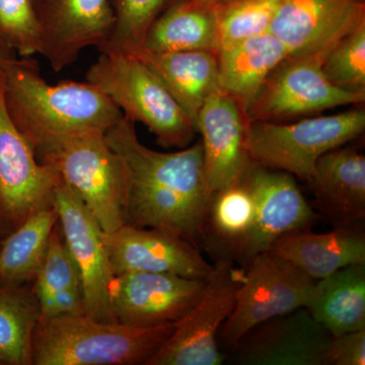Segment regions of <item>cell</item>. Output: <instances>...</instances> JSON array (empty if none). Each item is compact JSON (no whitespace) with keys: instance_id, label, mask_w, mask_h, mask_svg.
Segmentation results:
<instances>
[{"instance_id":"obj_1","label":"cell","mask_w":365,"mask_h":365,"mask_svg":"<svg viewBox=\"0 0 365 365\" xmlns=\"http://www.w3.org/2000/svg\"><path fill=\"white\" fill-rule=\"evenodd\" d=\"M106 138L123 163L125 225L155 228L199 247L211 200L201 141L173 153L150 150L124 115Z\"/></svg>"},{"instance_id":"obj_2","label":"cell","mask_w":365,"mask_h":365,"mask_svg":"<svg viewBox=\"0 0 365 365\" xmlns=\"http://www.w3.org/2000/svg\"><path fill=\"white\" fill-rule=\"evenodd\" d=\"M4 78L7 111L35 153L67 137L107 133L123 117L121 110L88 81L47 83L30 57L9 60Z\"/></svg>"},{"instance_id":"obj_3","label":"cell","mask_w":365,"mask_h":365,"mask_svg":"<svg viewBox=\"0 0 365 365\" xmlns=\"http://www.w3.org/2000/svg\"><path fill=\"white\" fill-rule=\"evenodd\" d=\"M178 323L134 327L86 314L40 318L33 336V364H146Z\"/></svg>"},{"instance_id":"obj_4","label":"cell","mask_w":365,"mask_h":365,"mask_svg":"<svg viewBox=\"0 0 365 365\" xmlns=\"http://www.w3.org/2000/svg\"><path fill=\"white\" fill-rule=\"evenodd\" d=\"M97 86L132 122H140L163 148H184L196 127L150 67L130 54L101 53L86 72Z\"/></svg>"},{"instance_id":"obj_5","label":"cell","mask_w":365,"mask_h":365,"mask_svg":"<svg viewBox=\"0 0 365 365\" xmlns=\"http://www.w3.org/2000/svg\"><path fill=\"white\" fill-rule=\"evenodd\" d=\"M79 197L105 234L125 225V174L119 155L103 132L67 137L36 153Z\"/></svg>"},{"instance_id":"obj_6","label":"cell","mask_w":365,"mask_h":365,"mask_svg":"<svg viewBox=\"0 0 365 365\" xmlns=\"http://www.w3.org/2000/svg\"><path fill=\"white\" fill-rule=\"evenodd\" d=\"M364 109L309 118L294 124L247 121L246 145L252 162L309 181L322 155L361 135Z\"/></svg>"},{"instance_id":"obj_7","label":"cell","mask_w":365,"mask_h":365,"mask_svg":"<svg viewBox=\"0 0 365 365\" xmlns=\"http://www.w3.org/2000/svg\"><path fill=\"white\" fill-rule=\"evenodd\" d=\"M242 271L234 311L220 338L232 349L245 334L264 321L306 307L316 280L270 251L258 254Z\"/></svg>"},{"instance_id":"obj_8","label":"cell","mask_w":365,"mask_h":365,"mask_svg":"<svg viewBox=\"0 0 365 365\" xmlns=\"http://www.w3.org/2000/svg\"><path fill=\"white\" fill-rule=\"evenodd\" d=\"M242 271L227 259L218 261L200 300L145 365L222 364L225 356L218 348V336L234 311Z\"/></svg>"},{"instance_id":"obj_9","label":"cell","mask_w":365,"mask_h":365,"mask_svg":"<svg viewBox=\"0 0 365 365\" xmlns=\"http://www.w3.org/2000/svg\"><path fill=\"white\" fill-rule=\"evenodd\" d=\"M327 51L284 60L269 76L247 112V121L288 119L364 103L365 93L342 90L326 78L322 66Z\"/></svg>"},{"instance_id":"obj_10","label":"cell","mask_w":365,"mask_h":365,"mask_svg":"<svg viewBox=\"0 0 365 365\" xmlns=\"http://www.w3.org/2000/svg\"><path fill=\"white\" fill-rule=\"evenodd\" d=\"M52 204L58 212L60 230L78 268L85 314L98 321L116 322L110 297L115 274L104 230L79 197L61 181L54 190Z\"/></svg>"},{"instance_id":"obj_11","label":"cell","mask_w":365,"mask_h":365,"mask_svg":"<svg viewBox=\"0 0 365 365\" xmlns=\"http://www.w3.org/2000/svg\"><path fill=\"white\" fill-rule=\"evenodd\" d=\"M60 181L56 170L36 157L7 111L4 71H0V217L16 230L29 216L52 205Z\"/></svg>"},{"instance_id":"obj_12","label":"cell","mask_w":365,"mask_h":365,"mask_svg":"<svg viewBox=\"0 0 365 365\" xmlns=\"http://www.w3.org/2000/svg\"><path fill=\"white\" fill-rule=\"evenodd\" d=\"M244 178L253 194L255 217L248 234L232 250L242 260L269 251L282 235L313 227L318 216L292 175L253 163Z\"/></svg>"},{"instance_id":"obj_13","label":"cell","mask_w":365,"mask_h":365,"mask_svg":"<svg viewBox=\"0 0 365 365\" xmlns=\"http://www.w3.org/2000/svg\"><path fill=\"white\" fill-rule=\"evenodd\" d=\"M206 281L167 273L116 275L110 288L115 321L134 327L178 323L200 300Z\"/></svg>"},{"instance_id":"obj_14","label":"cell","mask_w":365,"mask_h":365,"mask_svg":"<svg viewBox=\"0 0 365 365\" xmlns=\"http://www.w3.org/2000/svg\"><path fill=\"white\" fill-rule=\"evenodd\" d=\"M333 336L307 307L259 324L232 348L241 365H328Z\"/></svg>"},{"instance_id":"obj_15","label":"cell","mask_w":365,"mask_h":365,"mask_svg":"<svg viewBox=\"0 0 365 365\" xmlns=\"http://www.w3.org/2000/svg\"><path fill=\"white\" fill-rule=\"evenodd\" d=\"M40 54L55 71L71 66L86 48L105 44L112 32L111 0H34Z\"/></svg>"},{"instance_id":"obj_16","label":"cell","mask_w":365,"mask_h":365,"mask_svg":"<svg viewBox=\"0 0 365 365\" xmlns=\"http://www.w3.org/2000/svg\"><path fill=\"white\" fill-rule=\"evenodd\" d=\"M105 242L115 276L167 273L207 279L215 269L195 245L155 228L123 225L105 234Z\"/></svg>"},{"instance_id":"obj_17","label":"cell","mask_w":365,"mask_h":365,"mask_svg":"<svg viewBox=\"0 0 365 365\" xmlns=\"http://www.w3.org/2000/svg\"><path fill=\"white\" fill-rule=\"evenodd\" d=\"M247 118L222 91L205 101L196 121L202 136L204 170L209 196L241 181L251 158L246 145Z\"/></svg>"},{"instance_id":"obj_18","label":"cell","mask_w":365,"mask_h":365,"mask_svg":"<svg viewBox=\"0 0 365 365\" xmlns=\"http://www.w3.org/2000/svg\"><path fill=\"white\" fill-rule=\"evenodd\" d=\"M365 16V0H283L270 32L289 57L325 49Z\"/></svg>"},{"instance_id":"obj_19","label":"cell","mask_w":365,"mask_h":365,"mask_svg":"<svg viewBox=\"0 0 365 365\" xmlns=\"http://www.w3.org/2000/svg\"><path fill=\"white\" fill-rule=\"evenodd\" d=\"M316 206L335 227H356L365 218V157L352 148L322 155L309 180Z\"/></svg>"},{"instance_id":"obj_20","label":"cell","mask_w":365,"mask_h":365,"mask_svg":"<svg viewBox=\"0 0 365 365\" xmlns=\"http://www.w3.org/2000/svg\"><path fill=\"white\" fill-rule=\"evenodd\" d=\"M290 56L272 33L249 38L217 52L220 90L237 103L245 116L272 72Z\"/></svg>"},{"instance_id":"obj_21","label":"cell","mask_w":365,"mask_h":365,"mask_svg":"<svg viewBox=\"0 0 365 365\" xmlns=\"http://www.w3.org/2000/svg\"><path fill=\"white\" fill-rule=\"evenodd\" d=\"M269 251L318 281L347 266L365 264V235L359 225L335 227L323 234L311 228L295 230L276 240Z\"/></svg>"},{"instance_id":"obj_22","label":"cell","mask_w":365,"mask_h":365,"mask_svg":"<svg viewBox=\"0 0 365 365\" xmlns=\"http://www.w3.org/2000/svg\"><path fill=\"white\" fill-rule=\"evenodd\" d=\"M160 78L196 127L209 96L220 90L217 53L206 50L143 51L136 55Z\"/></svg>"},{"instance_id":"obj_23","label":"cell","mask_w":365,"mask_h":365,"mask_svg":"<svg viewBox=\"0 0 365 365\" xmlns=\"http://www.w3.org/2000/svg\"><path fill=\"white\" fill-rule=\"evenodd\" d=\"M218 52L215 4L206 0H176L153 23L143 51Z\"/></svg>"},{"instance_id":"obj_24","label":"cell","mask_w":365,"mask_h":365,"mask_svg":"<svg viewBox=\"0 0 365 365\" xmlns=\"http://www.w3.org/2000/svg\"><path fill=\"white\" fill-rule=\"evenodd\" d=\"M306 307L333 337L365 329V264L316 281Z\"/></svg>"},{"instance_id":"obj_25","label":"cell","mask_w":365,"mask_h":365,"mask_svg":"<svg viewBox=\"0 0 365 365\" xmlns=\"http://www.w3.org/2000/svg\"><path fill=\"white\" fill-rule=\"evenodd\" d=\"M33 289L39 302L41 318L85 314L81 278L59 222L53 230Z\"/></svg>"},{"instance_id":"obj_26","label":"cell","mask_w":365,"mask_h":365,"mask_svg":"<svg viewBox=\"0 0 365 365\" xmlns=\"http://www.w3.org/2000/svg\"><path fill=\"white\" fill-rule=\"evenodd\" d=\"M59 222L54 205L40 209L0 244V285H25L35 280Z\"/></svg>"},{"instance_id":"obj_27","label":"cell","mask_w":365,"mask_h":365,"mask_svg":"<svg viewBox=\"0 0 365 365\" xmlns=\"http://www.w3.org/2000/svg\"><path fill=\"white\" fill-rule=\"evenodd\" d=\"M39 302L24 285H0V364L32 365Z\"/></svg>"},{"instance_id":"obj_28","label":"cell","mask_w":365,"mask_h":365,"mask_svg":"<svg viewBox=\"0 0 365 365\" xmlns=\"http://www.w3.org/2000/svg\"><path fill=\"white\" fill-rule=\"evenodd\" d=\"M176 0H111L114 24L101 53L138 55L150 26Z\"/></svg>"},{"instance_id":"obj_29","label":"cell","mask_w":365,"mask_h":365,"mask_svg":"<svg viewBox=\"0 0 365 365\" xmlns=\"http://www.w3.org/2000/svg\"><path fill=\"white\" fill-rule=\"evenodd\" d=\"M254 217L253 194L242 178L211 197L206 222L220 242L232 251L251 230Z\"/></svg>"},{"instance_id":"obj_30","label":"cell","mask_w":365,"mask_h":365,"mask_svg":"<svg viewBox=\"0 0 365 365\" xmlns=\"http://www.w3.org/2000/svg\"><path fill=\"white\" fill-rule=\"evenodd\" d=\"M283 0H222L216 2L220 48L270 32Z\"/></svg>"},{"instance_id":"obj_31","label":"cell","mask_w":365,"mask_h":365,"mask_svg":"<svg viewBox=\"0 0 365 365\" xmlns=\"http://www.w3.org/2000/svg\"><path fill=\"white\" fill-rule=\"evenodd\" d=\"M322 68L337 88L365 93V16L329 48Z\"/></svg>"},{"instance_id":"obj_32","label":"cell","mask_w":365,"mask_h":365,"mask_svg":"<svg viewBox=\"0 0 365 365\" xmlns=\"http://www.w3.org/2000/svg\"><path fill=\"white\" fill-rule=\"evenodd\" d=\"M0 41L23 58L40 54V29L34 0H0Z\"/></svg>"},{"instance_id":"obj_33","label":"cell","mask_w":365,"mask_h":365,"mask_svg":"<svg viewBox=\"0 0 365 365\" xmlns=\"http://www.w3.org/2000/svg\"><path fill=\"white\" fill-rule=\"evenodd\" d=\"M327 359L328 365H364L365 329L333 337Z\"/></svg>"},{"instance_id":"obj_34","label":"cell","mask_w":365,"mask_h":365,"mask_svg":"<svg viewBox=\"0 0 365 365\" xmlns=\"http://www.w3.org/2000/svg\"><path fill=\"white\" fill-rule=\"evenodd\" d=\"M11 51H9V49L2 44L1 41H0V71H4V67H6L7 62L9 60L14 58L13 55H11Z\"/></svg>"},{"instance_id":"obj_35","label":"cell","mask_w":365,"mask_h":365,"mask_svg":"<svg viewBox=\"0 0 365 365\" xmlns=\"http://www.w3.org/2000/svg\"><path fill=\"white\" fill-rule=\"evenodd\" d=\"M9 230L4 222H2L1 217H0V235H4L6 230Z\"/></svg>"},{"instance_id":"obj_36","label":"cell","mask_w":365,"mask_h":365,"mask_svg":"<svg viewBox=\"0 0 365 365\" xmlns=\"http://www.w3.org/2000/svg\"><path fill=\"white\" fill-rule=\"evenodd\" d=\"M206 1L212 2V4H216V2L222 1V0H206Z\"/></svg>"}]
</instances>
